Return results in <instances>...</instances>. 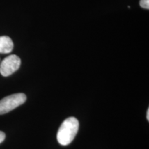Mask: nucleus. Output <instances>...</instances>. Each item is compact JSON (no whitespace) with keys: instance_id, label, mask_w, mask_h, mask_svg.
<instances>
[{"instance_id":"20e7f679","label":"nucleus","mask_w":149,"mask_h":149,"mask_svg":"<svg viewBox=\"0 0 149 149\" xmlns=\"http://www.w3.org/2000/svg\"><path fill=\"white\" fill-rule=\"evenodd\" d=\"M13 42L8 36L0 37V53H10L13 49Z\"/></svg>"},{"instance_id":"f257e3e1","label":"nucleus","mask_w":149,"mask_h":149,"mask_svg":"<svg viewBox=\"0 0 149 149\" xmlns=\"http://www.w3.org/2000/svg\"><path fill=\"white\" fill-rule=\"evenodd\" d=\"M79 129V122L75 117H70L65 120L59 127L57 134L58 142L67 146L73 140Z\"/></svg>"},{"instance_id":"7ed1b4c3","label":"nucleus","mask_w":149,"mask_h":149,"mask_svg":"<svg viewBox=\"0 0 149 149\" xmlns=\"http://www.w3.org/2000/svg\"><path fill=\"white\" fill-rule=\"evenodd\" d=\"M21 59L16 55H10L3 59L0 65V73L3 77H8L19 68Z\"/></svg>"},{"instance_id":"423d86ee","label":"nucleus","mask_w":149,"mask_h":149,"mask_svg":"<svg viewBox=\"0 0 149 149\" xmlns=\"http://www.w3.org/2000/svg\"><path fill=\"white\" fill-rule=\"evenodd\" d=\"M5 137H6L5 133L2 131H0V144H1V142H3V140L5 139Z\"/></svg>"},{"instance_id":"0eeeda50","label":"nucleus","mask_w":149,"mask_h":149,"mask_svg":"<svg viewBox=\"0 0 149 149\" xmlns=\"http://www.w3.org/2000/svg\"><path fill=\"white\" fill-rule=\"evenodd\" d=\"M146 117H147V120H149V109H148V111H147V115H146Z\"/></svg>"},{"instance_id":"39448f33","label":"nucleus","mask_w":149,"mask_h":149,"mask_svg":"<svg viewBox=\"0 0 149 149\" xmlns=\"http://www.w3.org/2000/svg\"><path fill=\"white\" fill-rule=\"evenodd\" d=\"M139 5L141 8L147 9H149V0H140L139 1Z\"/></svg>"},{"instance_id":"f03ea898","label":"nucleus","mask_w":149,"mask_h":149,"mask_svg":"<svg viewBox=\"0 0 149 149\" xmlns=\"http://www.w3.org/2000/svg\"><path fill=\"white\" fill-rule=\"evenodd\" d=\"M26 101L24 93H15L6 97L0 100V115H3L19 107Z\"/></svg>"}]
</instances>
